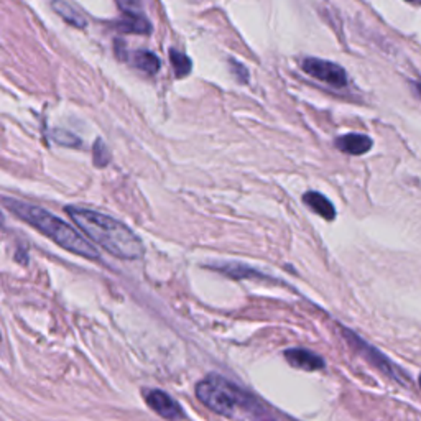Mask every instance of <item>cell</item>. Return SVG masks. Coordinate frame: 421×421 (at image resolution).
I'll use <instances>...</instances> for the list:
<instances>
[{
	"mask_svg": "<svg viewBox=\"0 0 421 421\" xmlns=\"http://www.w3.org/2000/svg\"><path fill=\"white\" fill-rule=\"evenodd\" d=\"M214 269L223 271V273L229 275V277H232V278H252L253 275H259V277H262V273H259V271L248 269V267H244L241 264L214 267Z\"/></svg>",
	"mask_w": 421,
	"mask_h": 421,
	"instance_id": "cell-14",
	"label": "cell"
},
{
	"mask_svg": "<svg viewBox=\"0 0 421 421\" xmlns=\"http://www.w3.org/2000/svg\"><path fill=\"white\" fill-rule=\"evenodd\" d=\"M143 398L147 405L155 411L158 416L165 420H183L184 411L178 402L173 397L168 395L166 392L158 390V388H152V390H145Z\"/></svg>",
	"mask_w": 421,
	"mask_h": 421,
	"instance_id": "cell-6",
	"label": "cell"
},
{
	"mask_svg": "<svg viewBox=\"0 0 421 421\" xmlns=\"http://www.w3.org/2000/svg\"><path fill=\"white\" fill-rule=\"evenodd\" d=\"M230 70H232V72L235 74V78H237L239 81H241V83H247L248 72H247L246 67H244V66L241 65V63L230 60Z\"/></svg>",
	"mask_w": 421,
	"mask_h": 421,
	"instance_id": "cell-18",
	"label": "cell"
},
{
	"mask_svg": "<svg viewBox=\"0 0 421 421\" xmlns=\"http://www.w3.org/2000/svg\"><path fill=\"white\" fill-rule=\"evenodd\" d=\"M122 13H138L142 12V0H116Z\"/></svg>",
	"mask_w": 421,
	"mask_h": 421,
	"instance_id": "cell-17",
	"label": "cell"
},
{
	"mask_svg": "<svg viewBox=\"0 0 421 421\" xmlns=\"http://www.w3.org/2000/svg\"><path fill=\"white\" fill-rule=\"evenodd\" d=\"M334 145L337 150L349 153V155H364L372 148V138L364 134H347L337 137Z\"/></svg>",
	"mask_w": 421,
	"mask_h": 421,
	"instance_id": "cell-8",
	"label": "cell"
},
{
	"mask_svg": "<svg viewBox=\"0 0 421 421\" xmlns=\"http://www.w3.org/2000/svg\"><path fill=\"white\" fill-rule=\"evenodd\" d=\"M408 2H413V0H408Z\"/></svg>",
	"mask_w": 421,
	"mask_h": 421,
	"instance_id": "cell-21",
	"label": "cell"
},
{
	"mask_svg": "<svg viewBox=\"0 0 421 421\" xmlns=\"http://www.w3.org/2000/svg\"><path fill=\"white\" fill-rule=\"evenodd\" d=\"M285 359L293 367L308 370V372H315V370L324 369L326 362L321 356L310 349H303V347H293V349L285 351Z\"/></svg>",
	"mask_w": 421,
	"mask_h": 421,
	"instance_id": "cell-7",
	"label": "cell"
},
{
	"mask_svg": "<svg viewBox=\"0 0 421 421\" xmlns=\"http://www.w3.org/2000/svg\"><path fill=\"white\" fill-rule=\"evenodd\" d=\"M117 29H119L122 33L148 35L152 31V24L142 12L124 13V17L117 22Z\"/></svg>",
	"mask_w": 421,
	"mask_h": 421,
	"instance_id": "cell-10",
	"label": "cell"
},
{
	"mask_svg": "<svg viewBox=\"0 0 421 421\" xmlns=\"http://www.w3.org/2000/svg\"><path fill=\"white\" fill-rule=\"evenodd\" d=\"M93 157L94 163H96V166H99V168H102V166H106L107 163L111 161V153H109L106 143H104L102 140H97L96 145H94Z\"/></svg>",
	"mask_w": 421,
	"mask_h": 421,
	"instance_id": "cell-16",
	"label": "cell"
},
{
	"mask_svg": "<svg viewBox=\"0 0 421 421\" xmlns=\"http://www.w3.org/2000/svg\"><path fill=\"white\" fill-rule=\"evenodd\" d=\"M170 61H171V66H173V70H175L176 78H184V76H188L193 70V63H191V60H189L188 54L181 53L175 48L170 49Z\"/></svg>",
	"mask_w": 421,
	"mask_h": 421,
	"instance_id": "cell-13",
	"label": "cell"
},
{
	"mask_svg": "<svg viewBox=\"0 0 421 421\" xmlns=\"http://www.w3.org/2000/svg\"><path fill=\"white\" fill-rule=\"evenodd\" d=\"M51 137L54 142L63 145V147H72V148L81 147V140L71 132H65V130H53Z\"/></svg>",
	"mask_w": 421,
	"mask_h": 421,
	"instance_id": "cell-15",
	"label": "cell"
},
{
	"mask_svg": "<svg viewBox=\"0 0 421 421\" xmlns=\"http://www.w3.org/2000/svg\"><path fill=\"white\" fill-rule=\"evenodd\" d=\"M415 86H416V89H418V94L421 96V83H416Z\"/></svg>",
	"mask_w": 421,
	"mask_h": 421,
	"instance_id": "cell-19",
	"label": "cell"
},
{
	"mask_svg": "<svg viewBox=\"0 0 421 421\" xmlns=\"http://www.w3.org/2000/svg\"><path fill=\"white\" fill-rule=\"evenodd\" d=\"M196 397L202 405L224 418L262 420L271 416L259 398L216 374L198 383Z\"/></svg>",
	"mask_w": 421,
	"mask_h": 421,
	"instance_id": "cell-2",
	"label": "cell"
},
{
	"mask_svg": "<svg viewBox=\"0 0 421 421\" xmlns=\"http://www.w3.org/2000/svg\"><path fill=\"white\" fill-rule=\"evenodd\" d=\"M132 63L137 70L147 72V74H152V76L157 74L161 67L160 58H158L155 53L147 51V49H138V51H135L132 56Z\"/></svg>",
	"mask_w": 421,
	"mask_h": 421,
	"instance_id": "cell-11",
	"label": "cell"
},
{
	"mask_svg": "<svg viewBox=\"0 0 421 421\" xmlns=\"http://www.w3.org/2000/svg\"><path fill=\"white\" fill-rule=\"evenodd\" d=\"M301 67L311 78L333 86V88H344V86H347V74L344 71V67L333 61L321 60V58H305L301 61Z\"/></svg>",
	"mask_w": 421,
	"mask_h": 421,
	"instance_id": "cell-4",
	"label": "cell"
},
{
	"mask_svg": "<svg viewBox=\"0 0 421 421\" xmlns=\"http://www.w3.org/2000/svg\"><path fill=\"white\" fill-rule=\"evenodd\" d=\"M342 334H344V337L347 339V342H349L351 346L354 347V349L359 351L362 357H364V359H367L370 364L375 365V367H377L379 370H382L383 374L390 375L392 379L402 380L400 375H398V370H397L395 365H393L392 362L382 354V352L375 349V347L370 346V344H367V341L360 339L356 333H352L351 329L342 328Z\"/></svg>",
	"mask_w": 421,
	"mask_h": 421,
	"instance_id": "cell-5",
	"label": "cell"
},
{
	"mask_svg": "<svg viewBox=\"0 0 421 421\" xmlns=\"http://www.w3.org/2000/svg\"><path fill=\"white\" fill-rule=\"evenodd\" d=\"M303 202L310 207L311 211L323 217L326 221H334L336 217V207L324 194L316 191H308L303 194Z\"/></svg>",
	"mask_w": 421,
	"mask_h": 421,
	"instance_id": "cell-9",
	"label": "cell"
},
{
	"mask_svg": "<svg viewBox=\"0 0 421 421\" xmlns=\"http://www.w3.org/2000/svg\"><path fill=\"white\" fill-rule=\"evenodd\" d=\"M65 211L90 241L111 255L120 260H138L145 255V246L138 235L112 216L79 206H67Z\"/></svg>",
	"mask_w": 421,
	"mask_h": 421,
	"instance_id": "cell-1",
	"label": "cell"
},
{
	"mask_svg": "<svg viewBox=\"0 0 421 421\" xmlns=\"http://www.w3.org/2000/svg\"><path fill=\"white\" fill-rule=\"evenodd\" d=\"M53 8L63 20L67 22V24L72 26H76V29H84L86 26L84 18L81 17L79 13L70 6V3L63 2V0H53Z\"/></svg>",
	"mask_w": 421,
	"mask_h": 421,
	"instance_id": "cell-12",
	"label": "cell"
},
{
	"mask_svg": "<svg viewBox=\"0 0 421 421\" xmlns=\"http://www.w3.org/2000/svg\"><path fill=\"white\" fill-rule=\"evenodd\" d=\"M3 206H6L13 216L25 221L26 224L35 228L40 234L47 235L49 241H53L56 246L65 248V251L76 253V255L84 257V259L89 260L101 259L96 247L86 241L83 235L72 228L71 224H67L66 221L60 219V217L51 214V212L43 209V207L33 206L30 205V202L18 201V199L13 198H3Z\"/></svg>",
	"mask_w": 421,
	"mask_h": 421,
	"instance_id": "cell-3",
	"label": "cell"
},
{
	"mask_svg": "<svg viewBox=\"0 0 421 421\" xmlns=\"http://www.w3.org/2000/svg\"><path fill=\"white\" fill-rule=\"evenodd\" d=\"M420 388H421V377H420Z\"/></svg>",
	"mask_w": 421,
	"mask_h": 421,
	"instance_id": "cell-20",
	"label": "cell"
}]
</instances>
